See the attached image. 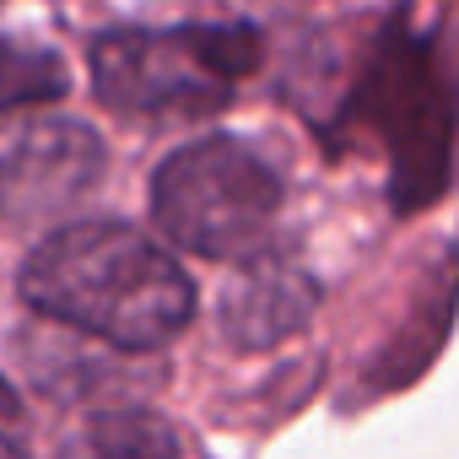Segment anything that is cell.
Here are the masks:
<instances>
[{
    "mask_svg": "<svg viewBox=\"0 0 459 459\" xmlns=\"http://www.w3.org/2000/svg\"><path fill=\"white\" fill-rule=\"evenodd\" d=\"M55 98H65L60 55H49L39 44L0 39V114H17V108H33V103H55Z\"/></svg>",
    "mask_w": 459,
    "mask_h": 459,
    "instance_id": "cell-6",
    "label": "cell"
},
{
    "mask_svg": "<svg viewBox=\"0 0 459 459\" xmlns=\"http://www.w3.org/2000/svg\"><path fill=\"white\" fill-rule=\"evenodd\" d=\"M28 432H22V411H17V394L12 384L0 378V454H22Z\"/></svg>",
    "mask_w": 459,
    "mask_h": 459,
    "instance_id": "cell-8",
    "label": "cell"
},
{
    "mask_svg": "<svg viewBox=\"0 0 459 459\" xmlns=\"http://www.w3.org/2000/svg\"><path fill=\"white\" fill-rule=\"evenodd\" d=\"M103 178V141L71 119H28L0 135V211L12 221L55 216Z\"/></svg>",
    "mask_w": 459,
    "mask_h": 459,
    "instance_id": "cell-4",
    "label": "cell"
},
{
    "mask_svg": "<svg viewBox=\"0 0 459 459\" xmlns=\"http://www.w3.org/2000/svg\"><path fill=\"white\" fill-rule=\"evenodd\" d=\"M319 308V287L308 271H298L292 260L281 255H260L244 265V276L227 287L221 298V330L233 346L244 351H260V346H276L281 335L303 330Z\"/></svg>",
    "mask_w": 459,
    "mask_h": 459,
    "instance_id": "cell-5",
    "label": "cell"
},
{
    "mask_svg": "<svg viewBox=\"0 0 459 459\" xmlns=\"http://www.w3.org/2000/svg\"><path fill=\"white\" fill-rule=\"evenodd\" d=\"M260 65V39L221 28H114L92 44V87L119 114H200L221 108Z\"/></svg>",
    "mask_w": 459,
    "mask_h": 459,
    "instance_id": "cell-2",
    "label": "cell"
},
{
    "mask_svg": "<svg viewBox=\"0 0 459 459\" xmlns=\"http://www.w3.org/2000/svg\"><path fill=\"white\" fill-rule=\"evenodd\" d=\"M152 211L162 233L195 255H249L281 211V173L249 141L205 135L157 168Z\"/></svg>",
    "mask_w": 459,
    "mask_h": 459,
    "instance_id": "cell-3",
    "label": "cell"
},
{
    "mask_svg": "<svg viewBox=\"0 0 459 459\" xmlns=\"http://www.w3.org/2000/svg\"><path fill=\"white\" fill-rule=\"evenodd\" d=\"M87 448H103V454H157V448H184V437L168 432L157 416H108V421H98Z\"/></svg>",
    "mask_w": 459,
    "mask_h": 459,
    "instance_id": "cell-7",
    "label": "cell"
},
{
    "mask_svg": "<svg viewBox=\"0 0 459 459\" xmlns=\"http://www.w3.org/2000/svg\"><path fill=\"white\" fill-rule=\"evenodd\" d=\"M22 298L44 319L119 351L168 346L195 314L184 265L125 221H71L49 233L22 265Z\"/></svg>",
    "mask_w": 459,
    "mask_h": 459,
    "instance_id": "cell-1",
    "label": "cell"
}]
</instances>
